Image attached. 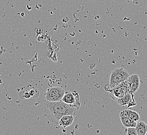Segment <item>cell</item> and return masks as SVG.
Wrapping results in <instances>:
<instances>
[{
  "label": "cell",
  "instance_id": "6da1fadb",
  "mask_svg": "<svg viewBox=\"0 0 147 135\" xmlns=\"http://www.w3.org/2000/svg\"><path fill=\"white\" fill-rule=\"evenodd\" d=\"M44 116L54 124H58L59 120L66 115H75L76 113V108L71 107L63 101H47L44 104Z\"/></svg>",
  "mask_w": 147,
  "mask_h": 135
},
{
  "label": "cell",
  "instance_id": "7a4b0ae2",
  "mask_svg": "<svg viewBox=\"0 0 147 135\" xmlns=\"http://www.w3.org/2000/svg\"><path fill=\"white\" fill-rule=\"evenodd\" d=\"M129 76L127 71L122 68L114 69L111 74L110 84L109 85H106L107 88H105V90L109 92L117 85L126 81Z\"/></svg>",
  "mask_w": 147,
  "mask_h": 135
},
{
  "label": "cell",
  "instance_id": "3957f363",
  "mask_svg": "<svg viewBox=\"0 0 147 135\" xmlns=\"http://www.w3.org/2000/svg\"><path fill=\"white\" fill-rule=\"evenodd\" d=\"M65 90L62 87H52L47 89L45 94V99L47 101H59L62 100L63 96L65 94Z\"/></svg>",
  "mask_w": 147,
  "mask_h": 135
},
{
  "label": "cell",
  "instance_id": "277c9868",
  "mask_svg": "<svg viewBox=\"0 0 147 135\" xmlns=\"http://www.w3.org/2000/svg\"><path fill=\"white\" fill-rule=\"evenodd\" d=\"M109 92L111 93L112 95L111 97L115 100H116L117 99L122 98L127 93L130 92L127 80L121 83V84L117 85L114 88L111 90Z\"/></svg>",
  "mask_w": 147,
  "mask_h": 135
},
{
  "label": "cell",
  "instance_id": "5b68a950",
  "mask_svg": "<svg viewBox=\"0 0 147 135\" xmlns=\"http://www.w3.org/2000/svg\"><path fill=\"white\" fill-rule=\"evenodd\" d=\"M79 99V95L78 93L66 92L62 101L69 104L71 107L76 108L77 110H78L80 106Z\"/></svg>",
  "mask_w": 147,
  "mask_h": 135
},
{
  "label": "cell",
  "instance_id": "8992f818",
  "mask_svg": "<svg viewBox=\"0 0 147 135\" xmlns=\"http://www.w3.org/2000/svg\"><path fill=\"white\" fill-rule=\"evenodd\" d=\"M127 81L130 92L133 94L136 93L138 90L140 83L138 76L136 74H132L129 76L127 80Z\"/></svg>",
  "mask_w": 147,
  "mask_h": 135
},
{
  "label": "cell",
  "instance_id": "52a82bcc",
  "mask_svg": "<svg viewBox=\"0 0 147 135\" xmlns=\"http://www.w3.org/2000/svg\"><path fill=\"white\" fill-rule=\"evenodd\" d=\"M119 118L121 119V121L122 122V124L126 128L130 127H136L137 122L136 121L133 120V119H131L129 116H128L126 110H123L120 112Z\"/></svg>",
  "mask_w": 147,
  "mask_h": 135
},
{
  "label": "cell",
  "instance_id": "ba28073f",
  "mask_svg": "<svg viewBox=\"0 0 147 135\" xmlns=\"http://www.w3.org/2000/svg\"><path fill=\"white\" fill-rule=\"evenodd\" d=\"M74 120L73 115H66L63 116L59 120L58 124L64 128H66L73 124Z\"/></svg>",
  "mask_w": 147,
  "mask_h": 135
},
{
  "label": "cell",
  "instance_id": "9c48e42d",
  "mask_svg": "<svg viewBox=\"0 0 147 135\" xmlns=\"http://www.w3.org/2000/svg\"><path fill=\"white\" fill-rule=\"evenodd\" d=\"M134 94L130 92L127 93L124 96H123L121 98L117 99L115 101L121 105V106H124L128 105L130 101L134 99Z\"/></svg>",
  "mask_w": 147,
  "mask_h": 135
},
{
  "label": "cell",
  "instance_id": "30bf717a",
  "mask_svg": "<svg viewBox=\"0 0 147 135\" xmlns=\"http://www.w3.org/2000/svg\"><path fill=\"white\" fill-rule=\"evenodd\" d=\"M137 135H146L147 132V124L143 121L137 122L135 127Z\"/></svg>",
  "mask_w": 147,
  "mask_h": 135
},
{
  "label": "cell",
  "instance_id": "8fae6325",
  "mask_svg": "<svg viewBox=\"0 0 147 135\" xmlns=\"http://www.w3.org/2000/svg\"><path fill=\"white\" fill-rule=\"evenodd\" d=\"M125 110L127 113L128 116H129L131 119H133V120L136 121V122H138L140 120V117L138 113L133 110H128V109Z\"/></svg>",
  "mask_w": 147,
  "mask_h": 135
},
{
  "label": "cell",
  "instance_id": "7c38bea8",
  "mask_svg": "<svg viewBox=\"0 0 147 135\" xmlns=\"http://www.w3.org/2000/svg\"><path fill=\"white\" fill-rule=\"evenodd\" d=\"M126 134L127 135H137L136 132V128L134 127H130L126 128Z\"/></svg>",
  "mask_w": 147,
  "mask_h": 135
},
{
  "label": "cell",
  "instance_id": "4fadbf2b",
  "mask_svg": "<svg viewBox=\"0 0 147 135\" xmlns=\"http://www.w3.org/2000/svg\"><path fill=\"white\" fill-rule=\"evenodd\" d=\"M37 90V89H34V90H30V91L29 92L30 96L36 97L35 95H36V92Z\"/></svg>",
  "mask_w": 147,
  "mask_h": 135
},
{
  "label": "cell",
  "instance_id": "5bb4252c",
  "mask_svg": "<svg viewBox=\"0 0 147 135\" xmlns=\"http://www.w3.org/2000/svg\"><path fill=\"white\" fill-rule=\"evenodd\" d=\"M127 2H129L130 1V0H126Z\"/></svg>",
  "mask_w": 147,
  "mask_h": 135
},
{
  "label": "cell",
  "instance_id": "9a60e30c",
  "mask_svg": "<svg viewBox=\"0 0 147 135\" xmlns=\"http://www.w3.org/2000/svg\"><path fill=\"white\" fill-rule=\"evenodd\" d=\"M146 135H147V134H146Z\"/></svg>",
  "mask_w": 147,
  "mask_h": 135
}]
</instances>
